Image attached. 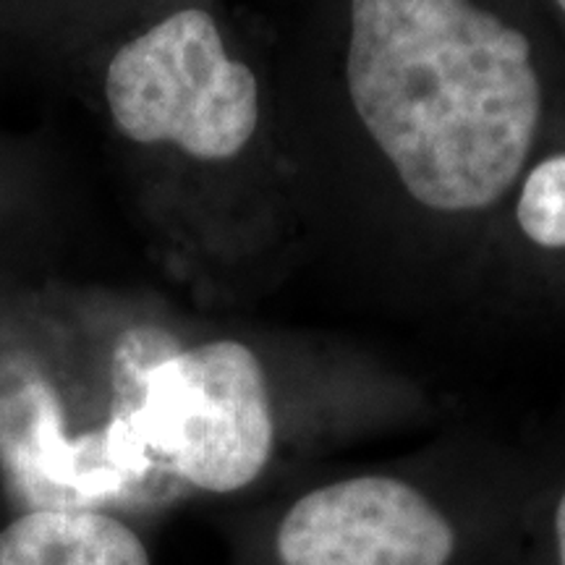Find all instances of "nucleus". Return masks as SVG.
Returning <instances> with one entry per match:
<instances>
[{"instance_id": "423d86ee", "label": "nucleus", "mask_w": 565, "mask_h": 565, "mask_svg": "<svg viewBox=\"0 0 565 565\" xmlns=\"http://www.w3.org/2000/svg\"><path fill=\"white\" fill-rule=\"evenodd\" d=\"M508 244L524 317H565V147L540 154L508 204Z\"/></svg>"}, {"instance_id": "f257e3e1", "label": "nucleus", "mask_w": 565, "mask_h": 565, "mask_svg": "<svg viewBox=\"0 0 565 565\" xmlns=\"http://www.w3.org/2000/svg\"><path fill=\"white\" fill-rule=\"evenodd\" d=\"M301 273L419 324L524 317L508 204L565 147L542 0H303L267 47Z\"/></svg>"}, {"instance_id": "f03ea898", "label": "nucleus", "mask_w": 565, "mask_h": 565, "mask_svg": "<svg viewBox=\"0 0 565 565\" xmlns=\"http://www.w3.org/2000/svg\"><path fill=\"white\" fill-rule=\"evenodd\" d=\"M100 47L105 116L189 275L228 301L294 280L301 238L267 47L215 0H179Z\"/></svg>"}, {"instance_id": "20e7f679", "label": "nucleus", "mask_w": 565, "mask_h": 565, "mask_svg": "<svg viewBox=\"0 0 565 565\" xmlns=\"http://www.w3.org/2000/svg\"><path fill=\"white\" fill-rule=\"evenodd\" d=\"M547 448L450 433L217 515L228 565H503Z\"/></svg>"}, {"instance_id": "7ed1b4c3", "label": "nucleus", "mask_w": 565, "mask_h": 565, "mask_svg": "<svg viewBox=\"0 0 565 565\" xmlns=\"http://www.w3.org/2000/svg\"><path fill=\"white\" fill-rule=\"evenodd\" d=\"M433 414L422 380L364 345L294 330L175 328L141 380L134 433L183 503L233 508Z\"/></svg>"}, {"instance_id": "6e6552de", "label": "nucleus", "mask_w": 565, "mask_h": 565, "mask_svg": "<svg viewBox=\"0 0 565 565\" xmlns=\"http://www.w3.org/2000/svg\"><path fill=\"white\" fill-rule=\"evenodd\" d=\"M19 13L47 21L53 26L76 30L82 38L108 42L116 34L152 17L179 0H9Z\"/></svg>"}, {"instance_id": "39448f33", "label": "nucleus", "mask_w": 565, "mask_h": 565, "mask_svg": "<svg viewBox=\"0 0 565 565\" xmlns=\"http://www.w3.org/2000/svg\"><path fill=\"white\" fill-rule=\"evenodd\" d=\"M0 565H154L147 526L103 508L0 505Z\"/></svg>"}, {"instance_id": "1a4fd4ad", "label": "nucleus", "mask_w": 565, "mask_h": 565, "mask_svg": "<svg viewBox=\"0 0 565 565\" xmlns=\"http://www.w3.org/2000/svg\"><path fill=\"white\" fill-rule=\"evenodd\" d=\"M547 9V17L553 21V30L557 34V42H561L565 53V0H542Z\"/></svg>"}, {"instance_id": "0eeeda50", "label": "nucleus", "mask_w": 565, "mask_h": 565, "mask_svg": "<svg viewBox=\"0 0 565 565\" xmlns=\"http://www.w3.org/2000/svg\"><path fill=\"white\" fill-rule=\"evenodd\" d=\"M503 565H565V440L547 448Z\"/></svg>"}]
</instances>
